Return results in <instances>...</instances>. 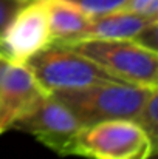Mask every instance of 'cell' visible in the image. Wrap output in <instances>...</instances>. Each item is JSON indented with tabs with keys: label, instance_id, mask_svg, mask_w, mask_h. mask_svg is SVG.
Here are the masks:
<instances>
[{
	"label": "cell",
	"instance_id": "1",
	"mask_svg": "<svg viewBox=\"0 0 158 159\" xmlns=\"http://www.w3.org/2000/svg\"><path fill=\"white\" fill-rule=\"evenodd\" d=\"M158 87L126 82H101L50 93L67 107L82 127L110 120L135 119L149 94Z\"/></svg>",
	"mask_w": 158,
	"mask_h": 159
},
{
	"label": "cell",
	"instance_id": "2",
	"mask_svg": "<svg viewBox=\"0 0 158 159\" xmlns=\"http://www.w3.org/2000/svg\"><path fill=\"white\" fill-rule=\"evenodd\" d=\"M65 47L89 57L119 82L157 87L158 53L141 47L135 40L84 39L65 43Z\"/></svg>",
	"mask_w": 158,
	"mask_h": 159
},
{
	"label": "cell",
	"instance_id": "3",
	"mask_svg": "<svg viewBox=\"0 0 158 159\" xmlns=\"http://www.w3.org/2000/svg\"><path fill=\"white\" fill-rule=\"evenodd\" d=\"M23 65L48 94L101 82H119L89 57L59 43L48 45Z\"/></svg>",
	"mask_w": 158,
	"mask_h": 159
},
{
	"label": "cell",
	"instance_id": "4",
	"mask_svg": "<svg viewBox=\"0 0 158 159\" xmlns=\"http://www.w3.org/2000/svg\"><path fill=\"white\" fill-rule=\"evenodd\" d=\"M157 145L133 119H110L82 127L70 156L87 159H144Z\"/></svg>",
	"mask_w": 158,
	"mask_h": 159
},
{
	"label": "cell",
	"instance_id": "5",
	"mask_svg": "<svg viewBox=\"0 0 158 159\" xmlns=\"http://www.w3.org/2000/svg\"><path fill=\"white\" fill-rule=\"evenodd\" d=\"M82 128L74 114L53 94L42 96L11 127L34 136L60 156H70L78 131Z\"/></svg>",
	"mask_w": 158,
	"mask_h": 159
},
{
	"label": "cell",
	"instance_id": "6",
	"mask_svg": "<svg viewBox=\"0 0 158 159\" xmlns=\"http://www.w3.org/2000/svg\"><path fill=\"white\" fill-rule=\"evenodd\" d=\"M48 45L51 36L44 0H28L0 34V56L25 63Z\"/></svg>",
	"mask_w": 158,
	"mask_h": 159
},
{
	"label": "cell",
	"instance_id": "7",
	"mask_svg": "<svg viewBox=\"0 0 158 159\" xmlns=\"http://www.w3.org/2000/svg\"><path fill=\"white\" fill-rule=\"evenodd\" d=\"M45 94L23 63L0 56V136Z\"/></svg>",
	"mask_w": 158,
	"mask_h": 159
},
{
	"label": "cell",
	"instance_id": "8",
	"mask_svg": "<svg viewBox=\"0 0 158 159\" xmlns=\"http://www.w3.org/2000/svg\"><path fill=\"white\" fill-rule=\"evenodd\" d=\"M158 19H147L140 14L119 9L110 14L92 17L79 40L103 39V40H133L138 33Z\"/></svg>",
	"mask_w": 158,
	"mask_h": 159
},
{
	"label": "cell",
	"instance_id": "9",
	"mask_svg": "<svg viewBox=\"0 0 158 159\" xmlns=\"http://www.w3.org/2000/svg\"><path fill=\"white\" fill-rule=\"evenodd\" d=\"M51 43H71L81 39L90 19L68 0H44Z\"/></svg>",
	"mask_w": 158,
	"mask_h": 159
},
{
	"label": "cell",
	"instance_id": "10",
	"mask_svg": "<svg viewBox=\"0 0 158 159\" xmlns=\"http://www.w3.org/2000/svg\"><path fill=\"white\" fill-rule=\"evenodd\" d=\"M158 88H155L146 102L143 104L141 110L135 116V122L141 127V130L147 134L154 145L158 144Z\"/></svg>",
	"mask_w": 158,
	"mask_h": 159
},
{
	"label": "cell",
	"instance_id": "11",
	"mask_svg": "<svg viewBox=\"0 0 158 159\" xmlns=\"http://www.w3.org/2000/svg\"><path fill=\"white\" fill-rule=\"evenodd\" d=\"M89 17H98L124 9L127 0H68Z\"/></svg>",
	"mask_w": 158,
	"mask_h": 159
},
{
	"label": "cell",
	"instance_id": "12",
	"mask_svg": "<svg viewBox=\"0 0 158 159\" xmlns=\"http://www.w3.org/2000/svg\"><path fill=\"white\" fill-rule=\"evenodd\" d=\"M124 9L147 19H158V0H127Z\"/></svg>",
	"mask_w": 158,
	"mask_h": 159
},
{
	"label": "cell",
	"instance_id": "13",
	"mask_svg": "<svg viewBox=\"0 0 158 159\" xmlns=\"http://www.w3.org/2000/svg\"><path fill=\"white\" fill-rule=\"evenodd\" d=\"M133 40L136 43H140L141 47H144V48H147L151 51L158 53V20L151 22L149 25H146L138 33V36Z\"/></svg>",
	"mask_w": 158,
	"mask_h": 159
},
{
	"label": "cell",
	"instance_id": "14",
	"mask_svg": "<svg viewBox=\"0 0 158 159\" xmlns=\"http://www.w3.org/2000/svg\"><path fill=\"white\" fill-rule=\"evenodd\" d=\"M28 0H0V34Z\"/></svg>",
	"mask_w": 158,
	"mask_h": 159
},
{
	"label": "cell",
	"instance_id": "15",
	"mask_svg": "<svg viewBox=\"0 0 158 159\" xmlns=\"http://www.w3.org/2000/svg\"><path fill=\"white\" fill-rule=\"evenodd\" d=\"M144 159H158V148H154Z\"/></svg>",
	"mask_w": 158,
	"mask_h": 159
}]
</instances>
